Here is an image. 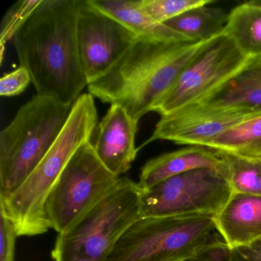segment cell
<instances>
[{
    "label": "cell",
    "instance_id": "obj_1",
    "mask_svg": "<svg viewBox=\"0 0 261 261\" xmlns=\"http://www.w3.org/2000/svg\"><path fill=\"white\" fill-rule=\"evenodd\" d=\"M80 0H42L13 38L20 66L37 94L72 105L88 87L79 56Z\"/></svg>",
    "mask_w": 261,
    "mask_h": 261
},
{
    "label": "cell",
    "instance_id": "obj_2",
    "mask_svg": "<svg viewBox=\"0 0 261 261\" xmlns=\"http://www.w3.org/2000/svg\"><path fill=\"white\" fill-rule=\"evenodd\" d=\"M203 42L137 39L114 66L88 85L103 103L123 107L134 120L155 112Z\"/></svg>",
    "mask_w": 261,
    "mask_h": 261
},
{
    "label": "cell",
    "instance_id": "obj_3",
    "mask_svg": "<svg viewBox=\"0 0 261 261\" xmlns=\"http://www.w3.org/2000/svg\"><path fill=\"white\" fill-rule=\"evenodd\" d=\"M97 117L94 97L82 94L37 167L19 189L7 198H0V208L13 223L18 237L43 234L51 228L46 212L48 195L73 155L91 141Z\"/></svg>",
    "mask_w": 261,
    "mask_h": 261
},
{
    "label": "cell",
    "instance_id": "obj_4",
    "mask_svg": "<svg viewBox=\"0 0 261 261\" xmlns=\"http://www.w3.org/2000/svg\"><path fill=\"white\" fill-rule=\"evenodd\" d=\"M73 105L36 94L2 129L0 198L19 189L37 167L66 124Z\"/></svg>",
    "mask_w": 261,
    "mask_h": 261
},
{
    "label": "cell",
    "instance_id": "obj_5",
    "mask_svg": "<svg viewBox=\"0 0 261 261\" xmlns=\"http://www.w3.org/2000/svg\"><path fill=\"white\" fill-rule=\"evenodd\" d=\"M224 244L215 216L141 218L107 261H182Z\"/></svg>",
    "mask_w": 261,
    "mask_h": 261
},
{
    "label": "cell",
    "instance_id": "obj_6",
    "mask_svg": "<svg viewBox=\"0 0 261 261\" xmlns=\"http://www.w3.org/2000/svg\"><path fill=\"white\" fill-rule=\"evenodd\" d=\"M143 189L121 177L115 190L85 218L58 233L51 256L54 261H107L119 240L142 218Z\"/></svg>",
    "mask_w": 261,
    "mask_h": 261
},
{
    "label": "cell",
    "instance_id": "obj_7",
    "mask_svg": "<svg viewBox=\"0 0 261 261\" xmlns=\"http://www.w3.org/2000/svg\"><path fill=\"white\" fill-rule=\"evenodd\" d=\"M120 178L99 160L91 141L84 144L48 195L46 212L51 228L60 233L75 225L115 190Z\"/></svg>",
    "mask_w": 261,
    "mask_h": 261
},
{
    "label": "cell",
    "instance_id": "obj_8",
    "mask_svg": "<svg viewBox=\"0 0 261 261\" xmlns=\"http://www.w3.org/2000/svg\"><path fill=\"white\" fill-rule=\"evenodd\" d=\"M232 193L220 171L207 168L194 169L143 190L141 216H215Z\"/></svg>",
    "mask_w": 261,
    "mask_h": 261
},
{
    "label": "cell",
    "instance_id": "obj_9",
    "mask_svg": "<svg viewBox=\"0 0 261 261\" xmlns=\"http://www.w3.org/2000/svg\"><path fill=\"white\" fill-rule=\"evenodd\" d=\"M249 59L224 33L203 42L155 112L167 115L199 103L241 69Z\"/></svg>",
    "mask_w": 261,
    "mask_h": 261
},
{
    "label": "cell",
    "instance_id": "obj_10",
    "mask_svg": "<svg viewBox=\"0 0 261 261\" xmlns=\"http://www.w3.org/2000/svg\"><path fill=\"white\" fill-rule=\"evenodd\" d=\"M76 33L88 85L106 74L137 39L121 22L94 7L90 0H80Z\"/></svg>",
    "mask_w": 261,
    "mask_h": 261
},
{
    "label": "cell",
    "instance_id": "obj_11",
    "mask_svg": "<svg viewBox=\"0 0 261 261\" xmlns=\"http://www.w3.org/2000/svg\"><path fill=\"white\" fill-rule=\"evenodd\" d=\"M259 113L241 110L192 105L161 116L151 137V142L168 140L176 144L204 146L226 131Z\"/></svg>",
    "mask_w": 261,
    "mask_h": 261
},
{
    "label": "cell",
    "instance_id": "obj_12",
    "mask_svg": "<svg viewBox=\"0 0 261 261\" xmlns=\"http://www.w3.org/2000/svg\"><path fill=\"white\" fill-rule=\"evenodd\" d=\"M138 123L123 107L111 105L97 128V138L93 143L96 155L117 176L126 173L137 158Z\"/></svg>",
    "mask_w": 261,
    "mask_h": 261
},
{
    "label": "cell",
    "instance_id": "obj_13",
    "mask_svg": "<svg viewBox=\"0 0 261 261\" xmlns=\"http://www.w3.org/2000/svg\"><path fill=\"white\" fill-rule=\"evenodd\" d=\"M215 221L229 248L257 241L261 238V195L233 192Z\"/></svg>",
    "mask_w": 261,
    "mask_h": 261
},
{
    "label": "cell",
    "instance_id": "obj_14",
    "mask_svg": "<svg viewBox=\"0 0 261 261\" xmlns=\"http://www.w3.org/2000/svg\"><path fill=\"white\" fill-rule=\"evenodd\" d=\"M203 168L222 173L223 161L219 152L204 146H191L149 160L142 167L138 183L143 190H147L170 177Z\"/></svg>",
    "mask_w": 261,
    "mask_h": 261
},
{
    "label": "cell",
    "instance_id": "obj_15",
    "mask_svg": "<svg viewBox=\"0 0 261 261\" xmlns=\"http://www.w3.org/2000/svg\"><path fill=\"white\" fill-rule=\"evenodd\" d=\"M195 105L261 114V58H250L241 69Z\"/></svg>",
    "mask_w": 261,
    "mask_h": 261
},
{
    "label": "cell",
    "instance_id": "obj_16",
    "mask_svg": "<svg viewBox=\"0 0 261 261\" xmlns=\"http://www.w3.org/2000/svg\"><path fill=\"white\" fill-rule=\"evenodd\" d=\"M99 10L130 30L137 39L161 42H193L157 22L140 6V0H90Z\"/></svg>",
    "mask_w": 261,
    "mask_h": 261
},
{
    "label": "cell",
    "instance_id": "obj_17",
    "mask_svg": "<svg viewBox=\"0 0 261 261\" xmlns=\"http://www.w3.org/2000/svg\"><path fill=\"white\" fill-rule=\"evenodd\" d=\"M224 33L247 58H261V0L243 3L229 13Z\"/></svg>",
    "mask_w": 261,
    "mask_h": 261
},
{
    "label": "cell",
    "instance_id": "obj_18",
    "mask_svg": "<svg viewBox=\"0 0 261 261\" xmlns=\"http://www.w3.org/2000/svg\"><path fill=\"white\" fill-rule=\"evenodd\" d=\"M211 4L192 9L165 25L193 42H206L225 31L229 13Z\"/></svg>",
    "mask_w": 261,
    "mask_h": 261
},
{
    "label": "cell",
    "instance_id": "obj_19",
    "mask_svg": "<svg viewBox=\"0 0 261 261\" xmlns=\"http://www.w3.org/2000/svg\"><path fill=\"white\" fill-rule=\"evenodd\" d=\"M207 147L245 158L261 159V114L230 128Z\"/></svg>",
    "mask_w": 261,
    "mask_h": 261
},
{
    "label": "cell",
    "instance_id": "obj_20",
    "mask_svg": "<svg viewBox=\"0 0 261 261\" xmlns=\"http://www.w3.org/2000/svg\"><path fill=\"white\" fill-rule=\"evenodd\" d=\"M218 152L223 161L222 174L232 192L261 195V159Z\"/></svg>",
    "mask_w": 261,
    "mask_h": 261
},
{
    "label": "cell",
    "instance_id": "obj_21",
    "mask_svg": "<svg viewBox=\"0 0 261 261\" xmlns=\"http://www.w3.org/2000/svg\"><path fill=\"white\" fill-rule=\"evenodd\" d=\"M212 3L211 0H140L142 8L163 24L192 9Z\"/></svg>",
    "mask_w": 261,
    "mask_h": 261
},
{
    "label": "cell",
    "instance_id": "obj_22",
    "mask_svg": "<svg viewBox=\"0 0 261 261\" xmlns=\"http://www.w3.org/2000/svg\"><path fill=\"white\" fill-rule=\"evenodd\" d=\"M42 0H20L10 7L0 24V45L12 40Z\"/></svg>",
    "mask_w": 261,
    "mask_h": 261
},
{
    "label": "cell",
    "instance_id": "obj_23",
    "mask_svg": "<svg viewBox=\"0 0 261 261\" xmlns=\"http://www.w3.org/2000/svg\"><path fill=\"white\" fill-rule=\"evenodd\" d=\"M16 238L14 225L0 208V261H15Z\"/></svg>",
    "mask_w": 261,
    "mask_h": 261
},
{
    "label": "cell",
    "instance_id": "obj_24",
    "mask_svg": "<svg viewBox=\"0 0 261 261\" xmlns=\"http://www.w3.org/2000/svg\"><path fill=\"white\" fill-rule=\"evenodd\" d=\"M32 82L28 70L19 66L17 69L6 74L0 79V95L12 97L23 92Z\"/></svg>",
    "mask_w": 261,
    "mask_h": 261
},
{
    "label": "cell",
    "instance_id": "obj_25",
    "mask_svg": "<svg viewBox=\"0 0 261 261\" xmlns=\"http://www.w3.org/2000/svg\"><path fill=\"white\" fill-rule=\"evenodd\" d=\"M227 261H261V238L247 245L229 248Z\"/></svg>",
    "mask_w": 261,
    "mask_h": 261
},
{
    "label": "cell",
    "instance_id": "obj_26",
    "mask_svg": "<svg viewBox=\"0 0 261 261\" xmlns=\"http://www.w3.org/2000/svg\"><path fill=\"white\" fill-rule=\"evenodd\" d=\"M229 247L224 244L182 261H227Z\"/></svg>",
    "mask_w": 261,
    "mask_h": 261
}]
</instances>
